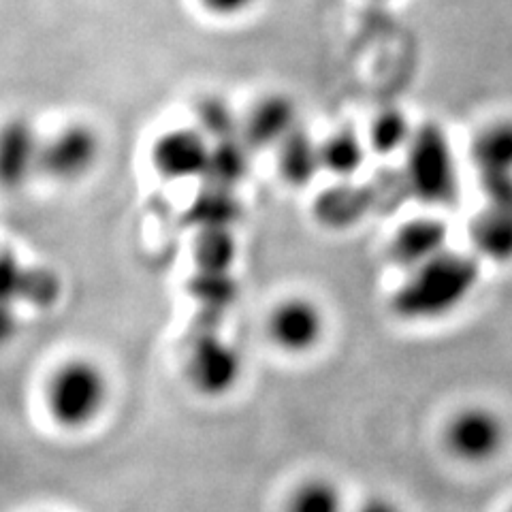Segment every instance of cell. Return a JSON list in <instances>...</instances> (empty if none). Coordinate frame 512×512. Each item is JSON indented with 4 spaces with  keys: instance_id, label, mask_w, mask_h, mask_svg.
Returning <instances> with one entry per match:
<instances>
[{
    "instance_id": "cell-1",
    "label": "cell",
    "mask_w": 512,
    "mask_h": 512,
    "mask_svg": "<svg viewBox=\"0 0 512 512\" xmlns=\"http://www.w3.org/2000/svg\"><path fill=\"white\" fill-rule=\"evenodd\" d=\"M478 282V265L468 256L442 252L414 267V274L399 288L393 310L408 320L440 318L453 312Z\"/></svg>"
},
{
    "instance_id": "cell-2",
    "label": "cell",
    "mask_w": 512,
    "mask_h": 512,
    "mask_svg": "<svg viewBox=\"0 0 512 512\" xmlns=\"http://www.w3.org/2000/svg\"><path fill=\"white\" fill-rule=\"evenodd\" d=\"M406 186L408 192L431 205L453 203L457 197V173L451 143L438 124H423L408 141Z\"/></svg>"
},
{
    "instance_id": "cell-3",
    "label": "cell",
    "mask_w": 512,
    "mask_h": 512,
    "mask_svg": "<svg viewBox=\"0 0 512 512\" xmlns=\"http://www.w3.org/2000/svg\"><path fill=\"white\" fill-rule=\"evenodd\" d=\"M45 397L56 423L67 429H79L103 410L107 380L99 365L92 361H67L50 378Z\"/></svg>"
},
{
    "instance_id": "cell-4",
    "label": "cell",
    "mask_w": 512,
    "mask_h": 512,
    "mask_svg": "<svg viewBox=\"0 0 512 512\" xmlns=\"http://www.w3.org/2000/svg\"><path fill=\"white\" fill-rule=\"evenodd\" d=\"M101 139L92 126L73 122L43 137L39 178L62 184L84 180L99 163Z\"/></svg>"
},
{
    "instance_id": "cell-5",
    "label": "cell",
    "mask_w": 512,
    "mask_h": 512,
    "mask_svg": "<svg viewBox=\"0 0 512 512\" xmlns=\"http://www.w3.org/2000/svg\"><path fill=\"white\" fill-rule=\"evenodd\" d=\"M242 376V357L233 344L222 338L216 327L199 325L188 350V378L210 397L231 391Z\"/></svg>"
},
{
    "instance_id": "cell-6",
    "label": "cell",
    "mask_w": 512,
    "mask_h": 512,
    "mask_svg": "<svg viewBox=\"0 0 512 512\" xmlns=\"http://www.w3.org/2000/svg\"><path fill=\"white\" fill-rule=\"evenodd\" d=\"M62 295V282L52 269L28 265L13 250L0 246V308L20 312L22 306L50 310Z\"/></svg>"
},
{
    "instance_id": "cell-7",
    "label": "cell",
    "mask_w": 512,
    "mask_h": 512,
    "mask_svg": "<svg viewBox=\"0 0 512 512\" xmlns=\"http://www.w3.org/2000/svg\"><path fill=\"white\" fill-rule=\"evenodd\" d=\"M41 143L39 128L24 116L0 124V190L20 192L39 178Z\"/></svg>"
},
{
    "instance_id": "cell-8",
    "label": "cell",
    "mask_w": 512,
    "mask_h": 512,
    "mask_svg": "<svg viewBox=\"0 0 512 512\" xmlns=\"http://www.w3.org/2000/svg\"><path fill=\"white\" fill-rule=\"evenodd\" d=\"M210 146L197 128H173L154 143L152 163L167 180L203 178Z\"/></svg>"
},
{
    "instance_id": "cell-9",
    "label": "cell",
    "mask_w": 512,
    "mask_h": 512,
    "mask_svg": "<svg viewBox=\"0 0 512 512\" xmlns=\"http://www.w3.org/2000/svg\"><path fill=\"white\" fill-rule=\"evenodd\" d=\"M323 331V314L316 303L303 297L282 301L269 318L271 340L286 352H306L314 348Z\"/></svg>"
},
{
    "instance_id": "cell-10",
    "label": "cell",
    "mask_w": 512,
    "mask_h": 512,
    "mask_svg": "<svg viewBox=\"0 0 512 512\" xmlns=\"http://www.w3.org/2000/svg\"><path fill=\"white\" fill-rule=\"evenodd\" d=\"M299 126L295 103L284 94H269L256 103L244 124L248 148H278V143Z\"/></svg>"
},
{
    "instance_id": "cell-11",
    "label": "cell",
    "mask_w": 512,
    "mask_h": 512,
    "mask_svg": "<svg viewBox=\"0 0 512 512\" xmlns=\"http://www.w3.org/2000/svg\"><path fill=\"white\" fill-rule=\"evenodd\" d=\"M502 442V425L487 410L472 408L455 416L448 427V446L461 459L483 461L491 457Z\"/></svg>"
},
{
    "instance_id": "cell-12",
    "label": "cell",
    "mask_w": 512,
    "mask_h": 512,
    "mask_svg": "<svg viewBox=\"0 0 512 512\" xmlns=\"http://www.w3.org/2000/svg\"><path fill=\"white\" fill-rule=\"evenodd\" d=\"M474 158L483 173L485 188L495 205H510V165L512 135L506 124L493 126L476 143Z\"/></svg>"
},
{
    "instance_id": "cell-13",
    "label": "cell",
    "mask_w": 512,
    "mask_h": 512,
    "mask_svg": "<svg viewBox=\"0 0 512 512\" xmlns=\"http://www.w3.org/2000/svg\"><path fill=\"white\" fill-rule=\"evenodd\" d=\"M448 227L438 218L408 220L393 237V256L404 267H419L446 250Z\"/></svg>"
},
{
    "instance_id": "cell-14",
    "label": "cell",
    "mask_w": 512,
    "mask_h": 512,
    "mask_svg": "<svg viewBox=\"0 0 512 512\" xmlns=\"http://www.w3.org/2000/svg\"><path fill=\"white\" fill-rule=\"evenodd\" d=\"M278 152V167L286 184L297 188L306 186L323 171L318 141H314L306 128L297 126L291 135L284 137L278 143Z\"/></svg>"
},
{
    "instance_id": "cell-15",
    "label": "cell",
    "mask_w": 512,
    "mask_h": 512,
    "mask_svg": "<svg viewBox=\"0 0 512 512\" xmlns=\"http://www.w3.org/2000/svg\"><path fill=\"white\" fill-rule=\"evenodd\" d=\"M250 171V148L244 139L229 137L210 146L203 178L207 184L235 190Z\"/></svg>"
},
{
    "instance_id": "cell-16",
    "label": "cell",
    "mask_w": 512,
    "mask_h": 512,
    "mask_svg": "<svg viewBox=\"0 0 512 512\" xmlns=\"http://www.w3.org/2000/svg\"><path fill=\"white\" fill-rule=\"evenodd\" d=\"M318 148L323 171H329L344 182L355 178L367 158L365 143L350 128H340V131L331 133L323 143H318Z\"/></svg>"
},
{
    "instance_id": "cell-17",
    "label": "cell",
    "mask_w": 512,
    "mask_h": 512,
    "mask_svg": "<svg viewBox=\"0 0 512 512\" xmlns=\"http://www.w3.org/2000/svg\"><path fill=\"white\" fill-rule=\"evenodd\" d=\"M372 207L370 199V190L367 188H357L348 184L335 186L329 192H323L316 201V212L318 218L323 220V224H329V227H350L363 218V214Z\"/></svg>"
},
{
    "instance_id": "cell-18",
    "label": "cell",
    "mask_w": 512,
    "mask_h": 512,
    "mask_svg": "<svg viewBox=\"0 0 512 512\" xmlns=\"http://www.w3.org/2000/svg\"><path fill=\"white\" fill-rule=\"evenodd\" d=\"M239 214H242V207H239L233 190L207 184L205 190L195 199V203H192L188 218L195 222L199 229H231L239 220Z\"/></svg>"
},
{
    "instance_id": "cell-19",
    "label": "cell",
    "mask_w": 512,
    "mask_h": 512,
    "mask_svg": "<svg viewBox=\"0 0 512 512\" xmlns=\"http://www.w3.org/2000/svg\"><path fill=\"white\" fill-rule=\"evenodd\" d=\"M237 239L231 229H201L195 242V261L207 274H231L237 259Z\"/></svg>"
},
{
    "instance_id": "cell-20",
    "label": "cell",
    "mask_w": 512,
    "mask_h": 512,
    "mask_svg": "<svg viewBox=\"0 0 512 512\" xmlns=\"http://www.w3.org/2000/svg\"><path fill=\"white\" fill-rule=\"evenodd\" d=\"M510 205H495L489 212L480 214L472 224L474 244L480 252L491 256V259L504 261L510 254V239H512V222H510Z\"/></svg>"
},
{
    "instance_id": "cell-21",
    "label": "cell",
    "mask_w": 512,
    "mask_h": 512,
    "mask_svg": "<svg viewBox=\"0 0 512 512\" xmlns=\"http://www.w3.org/2000/svg\"><path fill=\"white\" fill-rule=\"evenodd\" d=\"M410 137H412V126L404 111L397 107H387L382 109L380 114H376V118L372 120L367 141H370V148L376 154L391 156L393 152L406 148Z\"/></svg>"
},
{
    "instance_id": "cell-22",
    "label": "cell",
    "mask_w": 512,
    "mask_h": 512,
    "mask_svg": "<svg viewBox=\"0 0 512 512\" xmlns=\"http://www.w3.org/2000/svg\"><path fill=\"white\" fill-rule=\"evenodd\" d=\"M190 293L199 299L205 314L220 316L237 299V284L231 274H207V271H199L197 278L190 282Z\"/></svg>"
},
{
    "instance_id": "cell-23",
    "label": "cell",
    "mask_w": 512,
    "mask_h": 512,
    "mask_svg": "<svg viewBox=\"0 0 512 512\" xmlns=\"http://www.w3.org/2000/svg\"><path fill=\"white\" fill-rule=\"evenodd\" d=\"M197 120H199L197 131L210 143L237 137L239 126L231 105L227 101L216 99V96H210V99H203L199 103Z\"/></svg>"
},
{
    "instance_id": "cell-24",
    "label": "cell",
    "mask_w": 512,
    "mask_h": 512,
    "mask_svg": "<svg viewBox=\"0 0 512 512\" xmlns=\"http://www.w3.org/2000/svg\"><path fill=\"white\" fill-rule=\"evenodd\" d=\"M286 512H344V500L329 480H310L293 493Z\"/></svg>"
},
{
    "instance_id": "cell-25",
    "label": "cell",
    "mask_w": 512,
    "mask_h": 512,
    "mask_svg": "<svg viewBox=\"0 0 512 512\" xmlns=\"http://www.w3.org/2000/svg\"><path fill=\"white\" fill-rule=\"evenodd\" d=\"M256 0H201V5L212 11L214 15H222V18H231V15H239L248 11Z\"/></svg>"
},
{
    "instance_id": "cell-26",
    "label": "cell",
    "mask_w": 512,
    "mask_h": 512,
    "mask_svg": "<svg viewBox=\"0 0 512 512\" xmlns=\"http://www.w3.org/2000/svg\"><path fill=\"white\" fill-rule=\"evenodd\" d=\"M359 512H399V508L393 502H389V500L374 498L370 502H365Z\"/></svg>"
}]
</instances>
